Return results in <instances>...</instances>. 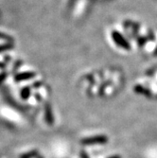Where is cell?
I'll return each instance as SVG.
<instances>
[{"instance_id":"cell-10","label":"cell","mask_w":157,"mask_h":158,"mask_svg":"<svg viewBox=\"0 0 157 158\" xmlns=\"http://www.w3.org/2000/svg\"><path fill=\"white\" fill-rule=\"evenodd\" d=\"M7 76H8V74L5 73V72H3V73L0 74V83H1L2 81H4V80L7 78Z\"/></svg>"},{"instance_id":"cell-11","label":"cell","mask_w":157,"mask_h":158,"mask_svg":"<svg viewBox=\"0 0 157 158\" xmlns=\"http://www.w3.org/2000/svg\"><path fill=\"white\" fill-rule=\"evenodd\" d=\"M42 84H43V82L42 81H37V82H34L33 84H32V87L33 88H39L40 86H42Z\"/></svg>"},{"instance_id":"cell-4","label":"cell","mask_w":157,"mask_h":158,"mask_svg":"<svg viewBox=\"0 0 157 158\" xmlns=\"http://www.w3.org/2000/svg\"><path fill=\"white\" fill-rule=\"evenodd\" d=\"M34 72H23V73H18L14 76V80L16 82H20L23 81H27V80H31L35 77Z\"/></svg>"},{"instance_id":"cell-8","label":"cell","mask_w":157,"mask_h":158,"mask_svg":"<svg viewBox=\"0 0 157 158\" xmlns=\"http://www.w3.org/2000/svg\"><path fill=\"white\" fill-rule=\"evenodd\" d=\"M134 91H135L136 93L145 94V95H147V96H150V92H148L145 88H143V87H142V86H140V85L135 86V87H134Z\"/></svg>"},{"instance_id":"cell-5","label":"cell","mask_w":157,"mask_h":158,"mask_svg":"<svg viewBox=\"0 0 157 158\" xmlns=\"http://www.w3.org/2000/svg\"><path fill=\"white\" fill-rule=\"evenodd\" d=\"M31 89L30 86H25L20 92V96H21L22 99H27L31 97Z\"/></svg>"},{"instance_id":"cell-12","label":"cell","mask_w":157,"mask_h":158,"mask_svg":"<svg viewBox=\"0 0 157 158\" xmlns=\"http://www.w3.org/2000/svg\"><path fill=\"white\" fill-rule=\"evenodd\" d=\"M81 158H90V157H89V155L87 154L86 152L81 151Z\"/></svg>"},{"instance_id":"cell-3","label":"cell","mask_w":157,"mask_h":158,"mask_svg":"<svg viewBox=\"0 0 157 158\" xmlns=\"http://www.w3.org/2000/svg\"><path fill=\"white\" fill-rule=\"evenodd\" d=\"M45 118H46V122L48 125L54 124V114L52 112V108L48 102L45 104Z\"/></svg>"},{"instance_id":"cell-13","label":"cell","mask_w":157,"mask_h":158,"mask_svg":"<svg viewBox=\"0 0 157 158\" xmlns=\"http://www.w3.org/2000/svg\"><path fill=\"white\" fill-rule=\"evenodd\" d=\"M108 158H121L120 155H112V156H109Z\"/></svg>"},{"instance_id":"cell-9","label":"cell","mask_w":157,"mask_h":158,"mask_svg":"<svg viewBox=\"0 0 157 158\" xmlns=\"http://www.w3.org/2000/svg\"><path fill=\"white\" fill-rule=\"evenodd\" d=\"M0 39H1V40H5V41H7V42H13L12 37H10V35L5 34V33H3V32H0Z\"/></svg>"},{"instance_id":"cell-14","label":"cell","mask_w":157,"mask_h":158,"mask_svg":"<svg viewBox=\"0 0 157 158\" xmlns=\"http://www.w3.org/2000/svg\"><path fill=\"white\" fill-rule=\"evenodd\" d=\"M5 67V64H1L0 63V68H4Z\"/></svg>"},{"instance_id":"cell-7","label":"cell","mask_w":157,"mask_h":158,"mask_svg":"<svg viewBox=\"0 0 157 158\" xmlns=\"http://www.w3.org/2000/svg\"><path fill=\"white\" fill-rule=\"evenodd\" d=\"M14 48V44L12 42H7L6 44H3V45H0V53L2 52H5V51H8V50H10Z\"/></svg>"},{"instance_id":"cell-15","label":"cell","mask_w":157,"mask_h":158,"mask_svg":"<svg viewBox=\"0 0 157 158\" xmlns=\"http://www.w3.org/2000/svg\"><path fill=\"white\" fill-rule=\"evenodd\" d=\"M37 158H44V157H43V156H40V155H39V156H38Z\"/></svg>"},{"instance_id":"cell-6","label":"cell","mask_w":157,"mask_h":158,"mask_svg":"<svg viewBox=\"0 0 157 158\" xmlns=\"http://www.w3.org/2000/svg\"><path fill=\"white\" fill-rule=\"evenodd\" d=\"M38 156H39V152L37 150H33V151H31V152H27L21 154L19 156V158H35Z\"/></svg>"},{"instance_id":"cell-2","label":"cell","mask_w":157,"mask_h":158,"mask_svg":"<svg viewBox=\"0 0 157 158\" xmlns=\"http://www.w3.org/2000/svg\"><path fill=\"white\" fill-rule=\"evenodd\" d=\"M112 38H113V40L115 41V43H116V44H117L118 47H120V48H124V49H129V48H130L129 43H128V42L124 39V37H123L119 32H118V31H114L112 32Z\"/></svg>"},{"instance_id":"cell-1","label":"cell","mask_w":157,"mask_h":158,"mask_svg":"<svg viewBox=\"0 0 157 158\" xmlns=\"http://www.w3.org/2000/svg\"><path fill=\"white\" fill-rule=\"evenodd\" d=\"M108 142V137L106 135H95L90 137L82 138L81 143L82 145H103Z\"/></svg>"}]
</instances>
